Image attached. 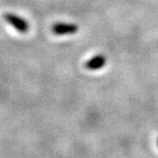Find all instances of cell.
<instances>
[{
	"label": "cell",
	"instance_id": "obj_1",
	"mask_svg": "<svg viewBox=\"0 0 158 158\" xmlns=\"http://www.w3.org/2000/svg\"><path fill=\"white\" fill-rule=\"evenodd\" d=\"M4 20L7 22L8 24H10L12 27L15 28L18 32L20 33H27L29 31V23L24 20L23 18L19 17L17 15L14 14H5L4 15Z\"/></svg>",
	"mask_w": 158,
	"mask_h": 158
},
{
	"label": "cell",
	"instance_id": "obj_2",
	"mask_svg": "<svg viewBox=\"0 0 158 158\" xmlns=\"http://www.w3.org/2000/svg\"><path fill=\"white\" fill-rule=\"evenodd\" d=\"M78 31V27L74 24L69 23H56L52 26V32L56 35H66L74 34Z\"/></svg>",
	"mask_w": 158,
	"mask_h": 158
},
{
	"label": "cell",
	"instance_id": "obj_3",
	"mask_svg": "<svg viewBox=\"0 0 158 158\" xmlns=\"http://www.w3.org/2000/svg\"><path fill=\"white\" fill-rule=\"evenodd\" d=\"M106 65V58L102 55L96 56L94 58H91L90 60H88L85 64L88 70H99V69L103 68Z\"/></svg>",
	"mask_w": 158,
	"mask_h": 158
}]
</instances>
